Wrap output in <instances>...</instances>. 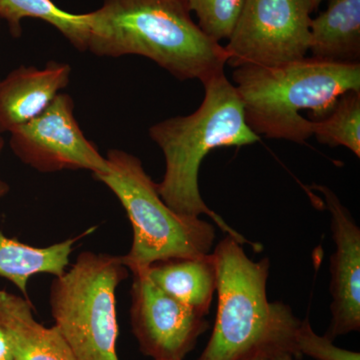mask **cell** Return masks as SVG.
Segmentation results:
<instances>
[{
  "mask_svg": "<svg viewBox=\"0 0 360 360\" xmlns=\"http://www.w3.org/2000/svg\"><path fill=\"white\" fill-rule=\"evenodd\" d=\"M0 321L11 340L13 360H75L58 329L35 319L26 298L0 290Z\"/></svg>",
  "mask_w": 360,
  "mask_h": 360,
  "instance_id": "obj_12",
  "label": "cell"
},
{
  "mask_svg": "<svg viewBox=\"0 0 360 360\" xmlns=\"http://www.w3.org/2000/svg\"><path fill=\"white\" fill-rule=\"evenodd\" d=\"M311 122L312 135L321 144L345 146L360 158V90L341 94L328 116Z\"/></svg>",
  "mask_w": 360,
  "mask_h": 360,
  "instance_id": "obj_17",
  "label": "cell"
},
{
  "mask_svg": "<svg viewBox=\"0 0 360 360\" xmlns=\"http://www.w3.org/2000/svg\"><path fill=\"white\" fill-rule=\"evenodd\" d=\"M11 134L14 155L40 172L85 169L96 175L110 170L80 129L70 94H59L41 115Z\"/></svg>",
  "mask_w": 360,
  "mask_h": 360,
  "instance_id": "obj_8",
  "label": "cell"
},
{
  "mask_svg": "<svg viewBox=\"0 0 360 360\" xmlns=\"http://www.w3.org/2000/svg\"><path fill=\"white\" fill-rule=\"evenodd\" d=\"M309 0H246L224 49L229 65L272 66L307 58Z\"/></svg>",
  "mask_w": 360,
  "mask_h": 360,
  "instance_id": "obj_7",
  "label": "cell"
},
{
  "mask_svg": "<svg viewBox=\"0 0 360 360\" xmlns=\"http://www.w3.org/2000/svg\"><path fill=\"white\" fill-rule=\"evenodd\" d=\"M217 267V312L212 336L198 360H251L290 354L300 359V319L290 307L270 302L269 258L253 262L227 234L212 252Z\"/></svg>",
  "mask_w": 360,
  "mask_h": 360,
  "instance_id": "obj_3",
  "label": "cell"
},
{
  "mask_svg": "<svg viewBox=\"0 0 360 360\" xmlns=\"http://www.w3.org/2000/svg\"><path fill=\"white\" fill-rule=\"evenodd\" d=\"M309 51L317 60L360 63V0H328L310 22Z\"/></svg>",
  "mask_w": 360,
  "mask_h": 360,
  "instance_id": "obj_14",
  "label": "cell"
},
{
  "mask_svg": "<svg viewBox=\"0 0 360 360\" xmlns=\"http://www.w3.org/2000/svg\"><path fill=\"white\" fill-rule=\"evenodd\" d=\"M4 148V141L1 136H0V155H1L2 149Z\"/></svg>",
  "mask_w": 360,
  "mask_h": 360,
  "instance_id": "obj_23",
  "label": "cell"
},
{
  "mask_svg": "<svg viewBox=\"0 0 360 360\" xmlns=\"http://www.w3.org/2000/svg\"><path fill=\"white\" fill-rule=\"evenodd\" d=\"M205 98L198 110L156 123L149 136L160 146L165 158V172L156 184L160 198L172 210L187 217L207 215L225 233L240 245L257 251L260 245L251 243L212 208L208 207L198 186L201 163L213 149L255 144L260 139L245 122L243 103L236 87L224 72L203 82Z\"/></svg>",
  "mask_w": 360,
  "mask_h": 360,
  "instance_id": "obj_2",
  "label": "cell"
},
{
  "mask_svg": "<svg viewBox=\"0 0 360 360\" xmlns=\"http://www.w3.org/2000/svg\"><path fill=\"white\" fill-rule=\"evenodd\" d=\"M132 274L130 324L141 354L153 360H184L210 322L161 290L146 270Z\"/></svg>",
  "mask_w": 360,
  "mask_h": 360,
  "instance_id": "obj_9",
  "label": "cell"
},
{
  "mask_svg": "<svg viewBox=\"0 0 360 360\" xmlns=\"http://www.w3.org/2000/svg\"><path fill=\"white\" fill-rule=\"evenodd\" d=\"M9 186L0 180V198L8 193ZM84 234L63 243L35 248L6 238L0 231V276L11 281L18 288L26 300L28 298L27 284L30 277L37 274L63 276L70 262L73 245Z\"/></svg>",
  "mask_w": 360,
  "mask_h": 360,
  "instance_id": "obj_15",
  "label": "cell"
},
{
  "mask_svg": "<svg viewBox=\"0 0 360 360\" xmlns=\"http://www.w3.org/2000/svg\"><path fill=\"white\" fill-rule=\"evenodd\" d=\"M70 73L68 63L49 61L42 70L22 65L0 79V134L41 115L70 84Z\"/></svg>",
  "mask_w": 360,
  "mask_h": 360,
  "instance_id": "obj_11",
  "label": "cell"
},
{
  "mask_svg": "<svg viewBox=\"0 0 360 360\" xmlns=\"http://www.w3.org/2000/svg\"><path fill=\"white\" fill-rule=\"evenodd\" d=\"M251 360H269V359H267V357L258 356V357H255V359H253Z\"/></svg>",
  "mask_w": 360,
  "mask_h": 360,
  "instance_id": "obj_24",
  "label": "cell"
},
{
  "mask_svg": "<svg viewBox=\"0 0 360 360\" xmlns=\"http://www.w3.org/2000/svg\"><path fill=\"white\" fill-rule=\"evenodd\" d=\"M323 195L330 213L335 251L330 257L331 322L326 336H338L360 329V229L349 210L330 188L314 186Z\"/></svg>",
  "mask_w": 360,
  "mask_h": 360,
  "instance_id": "obj_10",
  "label": "cell"
},
{
  "mask_svg": "<svg viewBox=\"0 0 360 360\" xmlns=\"http://www.w3.org/2000/svg\"><path fill=\"white\" fill-rule=\"evenodd\" d=\"M144 270L155 285L177 302L201 316L210 314L217 284L212 253L155 262Z\"/></svg>",
  "mask_w": 360,
  "mask_h": 360,
  "instance_id": "obj_13",
  "label": "cell"
},
{
  "mask_svg": "<svg viewBox=\"0 0 360 360\" xmlns=\"http://www.w3.org/2000/svg\"><path fill=\"white\" fill-rule=\"evenodd\" d=\"M0 18L6 20L14 39L21 37L23 18H37L56 27L78 51L87 49L85 13H68L52 0H0Z\"/></svg>",
  "mask_w": 360,
  "mask_h": 360,
  "instance_id": "obj_16",
  "label": "cell"
},
{
  "mask_svg": "<svg viewBox=\"0 0 360 360\" xmlns=\"http://www.w3.org/2000/svg\"><path fill=\"white\" fill-rule=\"evenodd\" d=\"M110 170L94 175L120 201L134 231V240L123 264L131 272L174 258L210 255L214 243L213 225L200 217L174 212L160 198L155 182L141 160L127 151L111 149Z\"/></svg>",
  "mask_w": 360,
  "mask_h": 360,
  "instance_id": "obj_5",
  "label": "cell"
},
{
  "mask_svg": "<svg viewBox=\"0 0 360 360\" xmlns=\"http://www.w3.org/2000/svg\"><path fill=\"white\" fill-rule=\"evenodd\" d=\"M96 56H141L179 80L201 84L224 72L229 56L194 22L184 0H103L85 13Z\"/></svg>",
  "mask_w": 360,
  "mask_h": 360,
  "instance_id": "obj_1",
  "label": "cell"
},
{
  "mask_svg": "<svg viewBox=\"0 0 360 360\" xmlns=\"http://www.w3.org/2000/svg\"><path fill=\"white\" fill-rule=\"evenodd\" d=\"M198 16V26L210 39L219 42L233 32L246 0H184Z\"/></svg>",
  "mask_w": 360,
  "mask_h": 360,
  "instance_id": "obj_18",
  "label": "cell"
},
{
  "mask_svg": "<svg viewBox=\"0 0 360 360\" xmlns=\"http://www.w3.org/2000/svg\"><path fill=\"white\" fill-rule=\"evenodd\" d=\"M245 122L255 134L303 143L312 122L328 115L338 97L360 90V63L341 65L304 58L283 65L238 66L232 75Z\"/></svg>",
  "mask_w": 360,
  "mask_h": 360,
  "instance_id": "obj_4",
  "label": "cell"
},
{
  "mask_svg": "<svg viewBox=\"0 0 360 360\" xmlns=\"http://www.w3.org/2000/svg\"><path fill=\"white\" fill-rule=\"evenodd\" d=\"M310 1V6H311L312 11H317V8H319V6L322 4V1L323 0H309Z\"/></svg>",
  "mask_w": 360,
  "mask_h": 360,
  "instance_id": "obj_22",
  "label": "cell"
},
{
  "mask_svg": "<svg viewBox=\"0 0 360 360\" xmlns=\"http://www.w3.org/2000/svg\"><path fill=\"white\" fill-rule=\"evenodd\" d=\"M296 348L300 356L307 355L314 360H360L359 352L336 347L328 336L314 333L307 319L300 322Z\"/></svg>",
  "mask_w": 360,
  "mask_h": 360,
  "instance_id": "obj_19",
  "label": "cell"
},
{
  "mask_svg": "<svg viewBox=\"0 0 360 360\" xmlns=\"http://www.w3.org/2000/svg\"><path fill=\"white\" fill-rule=\"evenodd\" d=\"M269 360H300L290 354H277L270 356Z\"/></svg>",
  "mask_w": 360,
  "mask_h": 360,
  "instance_id": "obj_21",
  "label": "cell"
},
{
  "mask_svg": "<svg viewBox=\"0 0 360 360\" xmlns=\"http://www.w3.org/2000/svg\"><path fill=\"white\" fill-rule=\"evenodd\" d=\"M129 271L122 257L84 251L52 281L54 328L75 360H120L115 292Z\"/></svg>",
  "mask_w": 360,
  "mask_h": 360,
  "instance_id": "obj_6",
  "label": "cell"
},
{
  "mask_svg": "<svg viewBox=\"0 0 360 360\" xmlns=\"http://www.w3.org/2000/svg\"><path fill=\"white\" fill-rule=\"evenodd\" d=\"M0 360H13L11 340L4 324L0 321Z\"/></svg>",
  "mask_w": 360,
  "mask_h": 360,
  "instance_id": "obj_20",
  "label": "cell"
}]
</instances>
